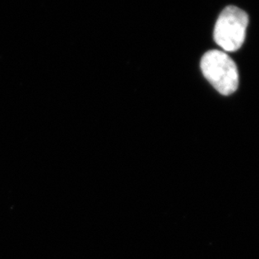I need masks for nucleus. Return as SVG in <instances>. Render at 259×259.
Listing matches in <instances>:
<instances>
[{"mask_svg": "<svg viewBox=\"0 0 259 259\" xmlns=\"http://www.w3.org/2000/svg\"><path fill=\"white\" fill-rule=\"evenodd\" d=\"M200 67L205 78L220 94L227 96L237 90L239 75L237 65L227 53L209 51L203 56Z\"/></svg>", "mask_w": 259, "mask_h": 259, "instance_id": "nucleus-1", "label": "nucleus"}, {"mask_svg": "<svg viewBox=\"0 0 259 259\" xmlns=\"http://www.w3.org/2000/svg\"><path fill=\"white\" fill-rule=\"evenodd\" d=\"M248 16L239 8L228 6L220 15L214 26V39L226 52H236L244 42Z\"/></svg>", "mask_w": 259, "mask_h": 259, "instance_id": "nucleus-2", "label": "nucleus"}]
</instances>
